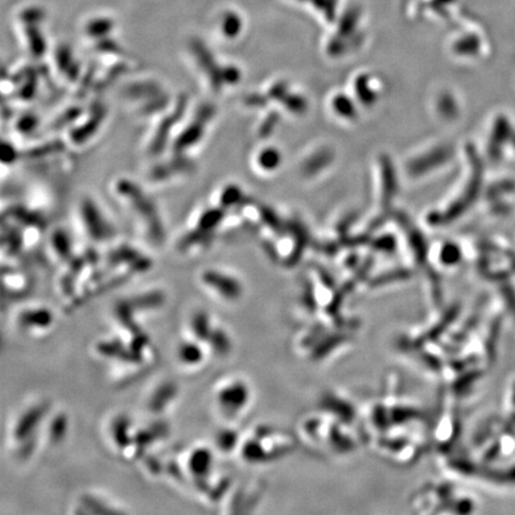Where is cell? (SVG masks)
Listing matches in <instances>:
<instances>
[{
    "label": "cell",
    "instance_id": "8fae6325",
    "mask_svg": "<svg viewBox=\"0 0 515 515\" xmlns=\"http://www.w3.org/2000/svg\"><path fill=\"white\" fill-rule=\"evenodd\" d=\"M206 347L209 349L211 354H215L219 357L228 355L229 352L232 351L233 341L229 336L228 331H226L223 327L215 325V327L211 331L209 339L206 341Z\"/></svg>",
    "mask_w": 515,
    "mask_h": 515
},
{
    "label": "cell",
    "instance_id": "7c38bea8",
    "mask_svg": "<svg viewBox=\"0 0 515 515\" xmlns=\"http://www.w3.org/2000/svg\"><path fill=\"white\" fill-rule=\"evenodd\" d=\"M84 208L90 212L91 219H92L91 221L84 220L85 226L87 224V230H89L91 238H94V240H97V241H103V240H105L104 238H108L109 233H110L108 223L104 222L97 208L94 209V206H91L89 203H86Z\"/></svg>",
    "mask_w": 515,
    "mask_h": 515
},
{
    "label": "cell",
    "instance_id": "5bb4252c",
    "mask_svg": "<svg viewBox=\"0 0 515 515\" xmlns=\"http://www.w3.org/2000/svg\"><path fill=\"white\" fill-rule=\"evenodd\" d=\"M69 420L65 413H56L48 420V439L50 443H61L67 437Z\"/></svg>",
    "mask_w": 515,
    "mask_h": 515
},
{
    "label": "cell",
    "instance_id": "6da1fadb",
    "mask_svg": "<svg viewBox=\"0 0 515 515\" xmlns=\"http://www.w3.org/2000/svg\"><path fill=\"white\" fill-rule=\"evenodd\" d=\"M294 448L290 435L270 426H259L241 438L239 452L250 464H261L285 456Z\"/></svg>",
    "mask_w": 515,
    "mask_h": 515
},
{
    "label": "cell",
    "instance_id": "5b68a950",
    "mask_svg": "<svg viewBox=\"0 0 515 515\" xmlns=\"http://www.w3.org/2000/svg\"><path fill=\"white\" fill-rule=\"evenodd\" d=\"M199 281L203 287L224 302H237L241 298L243 287L238 278L222 270H204Z\"/></svg>",
    "mask_w": 515,
    "mask_h": 515
},
{
    "label": "cell",
    "instance_id": "8992f818",
    "mask_svg": "<svg viewBox=\"0 0 515 515\" xmlns=\"http://www.w3.org/2000/svg\"><path fill=\"white\" fill-rule=\"evenodd\" d=\"M14 321L21 331L32 336H42L54 327L55 314L47 305H28L19 310Z\"/></svg>",
    "mask_w": 515,
    "mask_h": 515
},
{
    "label": "cell",
    "instance_id": "52a82bcc",
    "mask_svg": "<svg viewBox=\"0 0 515 515\" xmlns=\"http://www.w3.org/2000/svg\"><path fill=\"white\" fill-rule=\"evenodd\" d=\"M134 422L126 414H117L109 424L108 435L112 446L124 459H129L134 448Z\"/></svg>",
    "mask_w": 515,
    "mask_h": 515
},
{
    "label": "cell",
    "instance_id": "9a60e30c",
    "mask_svg": "<svg viewBox=\"0 0 515 515\" xmlns=\"http://www.w3.org/2000/svg\"><path fill=\"white\" fill-rule=\"evenodd\" d=\"M53 250L61 260H69L72 256V243L66 234L56 232L52 238Z\"/></svg>",
    "mask_w": 515,
    "mask_h": 515
},
{
    "label": "cell",
    "instance_id": "277c9868",
    "mask_svg": "<svg viewBox=\"0 0 515 515\" xmlns=\"http://www.w3.org/2000/svg\"><path fill=\"white\" fill-rule=\"evenodd\" d=\"M184 464L188 477L195 482L198 490L203 493L212 477V469L215 464L214 450L206 445L193 446L186 453Z\"/></svg>",
    "mask_w": 515,
    "mask_h": 515
},
{
    "label": "cell",
    "instance_id": "4fadbf2b",
    "mask_svg": "<svg viewBox=\"0 0 515 515\" xmlns=\"http://www.w3.org/2000/svg\"><path fill=\"white\" fill-rule=\"evenodd\" d=\"M240 443H241V437L239 435V432L233 428H229V427L221 428L215 435L216 450L223 454H229L234 451H238Z\"/></svg>",
    "mask_w": 515,
    "mask_h": 515
},
{
    "label": "cell",
    "instance_id": "e0dca14e",
    "mask_svg": "<svg viewBox=\"0 0 515 515\" xmlns=\"http://www.w3.org/2000/svg\"><path fill=\"white\" fill-rule=\"evenodd\" d=\"M23 277H24L23 274H16L14 271H10L9 270V276L4 274V278H9V283L8 284L5 283L9 287H8L10 292H17L19 290L21 292L24 287H25V279Z\"/></svg>",
    "mask_w": 515,
    "mask_h": 515
},
{
    "label": "cell",
    "instance_id": "7a4b0ae2",
    "mask_svg": "<svg viewBox=\"0 0 515 515\" xmlns=\"http://www.w3.org/2000/svg\"><path fill=\"white\" fill-rule=\"evenodd\" d=\"M50 414V406L37 402L25 408L12 426L11 439L21 458L32 456L36 448L37 433Z\"/></svg>",
    "mask_w": 515,
    "mask_h": 515
},
{
    "label": "cell",
    "instance_id": "ba28073f",
    "mask_svg": "<svg viewBox=\"0 0 515 515\" xmlns=\"http://www.w3.org/2000/svg\"><path fill=\"white\" fill-rule=\"evenodd\" d=\"M206 352H210L202 341L191 336L180 341L175 349V357L182 366L188 369L199 368L206 362Z\"/></svg>",
    "mask_w": 515,
    "mask_h": 515
},
{
    "label": "cell",
    "instance_id": "ac0fdd59",
    "mask_svg": "<svg viewBox=\"0 0 515 515\" xmlns=\"http://www.w3.org/2000/svg\"><path fill=\"white\" fill-rule=\"evenodd\" d=\"M239 30H240V23H239L238 17L233 14H227L223 21L224 35L233 37L238 34Z\"/></svg>",
    "mask_w": 515,
    "mask_h": 515
},
{
    "label": "cell",
    "instance_id": "3957f363",
    "mask_svg": "<svg viewBox=\"0 0 515 515\" xmlns=\"http://www.w3.org/2000/svg\"><path fill=\"white\" fill-rule=\"evenodd\" d=\"M217 410L228 419L240 417L252 402V389L245 380L232 377L221 382L214 391Z\"/></svg>",
    "mask_w": 515,
    "mask_h": 515
},
{
    "label": "cell",
    "instance_id": "2e32d148",
    "mask_svg": "<svg viewBox=\"0 0 515 515\" xmlns=\"http://www.w3.org/2000/svg\"><path fill=\"white\" fill-rule=\"evenodd\" d=\"M111 27V21H109V19H98V21L90 23V25L87 28V32L92 36H99V35H104V34L109 32Z\"/></svg>",
    "mask_w": 515,
    "mask_h": 515
},
{
    "label": "cell",
    "instance_id": "30bf717a",
    "mask_svg": "<svg viewBox=\"0 0 515 515\" xmlns=\"http://www.w3.org/2000/svg\"><path fill=\"white\" fill-rule=\"evenodd\" d=\"M214 327H215L214 320L206 310H195L190 315V318H188V333L190 334L188 336L193 339L202 341V342L206 344V341L209 339Z\"/></svg>",
    "mask_w": 515,
    "mask_h": 515
},
{
    "label": "cell",
    "instance_id": "9c48e42d",
    "mask_svg": "<svg viewBox=\"0 0 515 515\" xmlns=\"http://www.w3.org/2000/svg\"><path fill=\"white\" fill-rule=\"evenodd\" d=\"M178 395V388L175 383L170 381L162 382L153 390L148 397L147 408L149 412L155 415H160L167 410V408L173 404Z\"/></svg>",
    "mask_w": 515,
    "mask_h": 515
}]
</instances>
